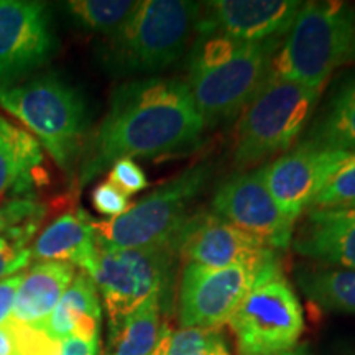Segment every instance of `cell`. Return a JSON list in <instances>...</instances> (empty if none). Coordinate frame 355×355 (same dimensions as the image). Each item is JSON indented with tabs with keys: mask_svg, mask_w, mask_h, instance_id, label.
I'll list each match as a JSON object with an SVG mask.
<instances>
[{
	"mask_svg": "<svg viewBox=\"0 0 355 355\" xmlns=\"http://www.w3.org/2000/svg\"><path fill=\"white\" fill-rule=\"evenodd\" d=\"M99 354V339H79L69 337L60 344L58 355H97Z\"/></svg>",
	"mask_w": 355,
	"mask_h": 355,
	"instance_id": "1f68e13d",
	"label": "cell"
},
{
	"mask_svg": "<svg viewBox=\"0 0 355 355\" xmlns=\"http://www.w3.org/2000/svg\"><path fill=\"white\" fill-rule=\"evenodd\" d=\"M301 7L303 2L298 0L204 2L196 32H219L243 43L282 40L290 32Z\"/></svg>",
	"mask_w": 355,
	"mask_h": 355,
	"instance_id": "9a60e30c",
	"label": "cell"
},
{
	"mask_svg": "<svg viewBox=\"0 0 355 355\" xmlns=\"http://www.w3.org/2000/svg\"><path fill=\"white\" fill-rule=\"evenodd\" d=\"M30 255L40 261H64L87 272L97 255L92 219L84 211L60 216L38 235Z\"/></svg>",
	"mask_w": 355,
	"mask_h": 355,
	"instance_id": "d6986e66",
	"label": "cell"
},
{
	"mask_svg": "<svg viewBox=\"0 0 355 355\" xmlns=\"http://www.w3.org/2000/svg\"><path fill=\"white\" fill-rule=\"evenodd\" d=\"M44 209L32 198H13L10 201H0V234L20 225L37 224L43 220Z\"/></svg>",
	"mask_w": 355,
	"mask_h": 355,
	"instance_id": "4316f807",
	"label": "cell"
},
{
	"mask_svg": "<svg viewBox=\"0 0 355 355\" xmlns=\"http://www.w3.org/2000/svg\"><path fill=\"white\" fill-rule=\"evenodd\" d=\"M212 173V163H198L146 194L122 216L92 220L97 247L140 248L175 242L193 214L191 206L209 184Z\"/></svg>",
	"mask_w": 355,
	"mask_h": 355,
	"instance_id": "8992f818",
	"label": "cell"
},
{
	"mask_svg": "<svg viewBox=\"0 0 355 355\" xmlns=\"http://www.w3.org/2000/svg\"><path fill=\"white\" fill-rule=\"evenodd\" d=\"M133 0H71L66 8L84 28L112 37L137 10Z\"/></svg>",
	"mask_w": 355,
	"mask_h": 355,
	"instance_id": "d4e9b609",
	"label": "cell"
},
{
	"mask_svg": "<svg viewBox=\"0 0 355 355\" xmlns=\"http://www.w3.org/2000/svg\"><path fill=\"white\" fill-rule=\"evenodd\" d=\"M321 91L268 74L263 86L243 109L232 148L237 171L288 152L316 110Z\"/></svg>",
	"mask_w": 355,
	"mask_h": 355,
	"instance_id": "52a82bcc",
	"label": "cell"
},
{
	"mask_svg": "<svg viewBox=\"0 0 355 355\" xmlns=\"http://www.w3.org/2000/svg\"><path fill=\"white\" fill-rule=\"evenodd\" d=\"M301 139L355 153V73L336 84Z\"/></svg>",
	"mask_w": 355,
	"mask_h": 355,
	"instance_id": "ffe728a7",
	"label": "cell"
},
{
	"mask_svg": "<svg viewBox=\"0 0 355 355\" xmlns=\"http://www.w3.org/2000/svg\"><path fill=\"white\" fill-rule=\"evenodd\" d=\"M152 355H230V350L219 329L181 327L175 331L162 324Z\"/></svg>",
	"mask_w": 355,
	"mask_h": 355,
	"instance_id": "cb8c5ba5",
	"label": "cell"
},
{
	"mask_svg": "<svg viewBox=\"0 0 355 355\" xmlns=\"http://www.w3.org/2000/svg\"><path fill=\"white\" fill-rule=\"evenodd\" d=\"M352 207H355V204H354V206H352Z\"/></svg>",
	"mask_w": 355,
	"mask_h": 355,
	"instance_id": "8d00e7d4",
	"label": "cell"
},
{
	"mask_svg": "<svg viewBox=\"0 0 355 355\" xmlns=\"http://www.w3.org/2000/svg\"><path fill=\"white\" fill-rule=\"evenodd\" d=\"M350 153L300 139L291 150L265 165V183L279 211L296 222Z\"/></svg>",
	"mask_w": 355,
	"mask_h": 355,
	"instance_id": "7c38bea8",
	"label": "cell"
},
{
	"mask_svg": "<svg viewBox=\"0 0 355 355\" xmlns=\"http://www.w3.org/2000/svg\"><path fill=\"white\" fill-rule=\"evenodd\" d=\"M6 125H7V121H3V119L0 117V130H2V128L6 127Z\"/></svg>",
	"mask_w": 355,
	"mask_h": 355,
	"instance_id": "d590c367",
	"label": "cell"
},
{
	"mask_svg": "<svg viewBox=\"0 0 355 355\" xmlns=\"http://www.w3.org/2000/svg\"><path fill=\"white\" fill-rule=\"evenodd\" d=\"M102 308L97 288L87 273H78L61 296L40 331L50 339L63 343L69 337L99 339Z\"/></svg>",
	"mask_w": 355,
	"mask_h": 355,
	"instance_id": "ac0fdd59",
	"label": "cell"
},
{
	"mask_svg": "<svg viewBox=\"0 0 355 355\" xmlns=\"http://www.w3.org/2000/svg\"><path fill=\"white\" fill-rule=\"evenodd\" d=\"M227 324L239 355H277L295 349L304 331L303 308L279 257L260 266Z\"/></svg>",
	"mask_w": 355,
	"mask_h": 355,
	"instance_id": "ba28073f",
	"label": "cell"
},
{
	"mask_svg": "<svg viewBox=\"0 0 355 355\" xmlns=\"http://www.w3.org/2000/svg\"><path fill=\"white\" fill-rule=\"evenodd\" d=\"M261 265L241 263L209 268L184 263L178 295V319L181 327L220 329L254 285Z\"/></svg>",
	"mask_w": 355,
	"mask_h": 355,
	"instance_id": "30bf717a",
	"label": "cell"
},
{
	"mask_svg": "<svg viewBox=\"0 0 355 355\" xmlns=\"http://www.w3.org/2000/svg\"><path fill=\"white\" fill-rule=\"evenodd\" d=\"M0 105L35 133L56 165L73 171L84 140L89 114L76 87L58 74L0 87Z\"/></svg>",
	"mask_w": 355,
	"mask_h": 355,
	"instance_id": "5b68a950",
	"label": "cell"
},
{
	"mask_svg": "<svg viewBox=\"0 0 355 355\" xmlns=\"http://www.w3.org/2000/svg\"><path fill=\"white\" fill-rule=\"evenodd\" d=\"M201 2L145 0L125 25L99 48V61L112 76L165 71L188 53Z\"/></svg>",
	"mask_w": 355,
	"mask_h": 355,
	"instance_id": "7a4b0ae2",
	"label": "cell"
},
{
	"mask_svg": "<svg viewBox=\"0 0 355 355\" xmlns=\"http://www.w3.org/2000/svg\"><path fill=\"white\" fill-rule=\"evenodd\" d=\"M21 279H24V273H17L13 277L0 279V326H3L12 316L13 303H15V296Z\"/></svg>",
	"mask_w": 355,
	"mask_h": 355,
	"instance_id": "4dcf8cb0",
	"label": "cell"
},
{
	"mask_svg": "<svg viewBox=\"0 0 355 355\" xmlns=\"http://www.w3.org/2000/svg\"><path fill=\"white\" fill-rule=\"evenodd\" d=\"M180 260L209 268L261 265L279 255L260 239L220 219L211 209L194 211L175 239Z\"/></svg>",
	"mask_w": 355,
	"mask_h": 355,
	"instance_id": "5bb4252c",
	"label": "cell"
},
{
	"mask_svg": "<svg viewBox=\"0 0 355 355\" xmlns=\"http://www.w3.org/2000/svg\"><path fill=\"white\" fill-rule=\"evenodd\" d=\"M109 181L114 186H117L125 196L140 193L148 186L145 171L141 170L140 165H137L135 159L130 158L119 159L110 166Z\"/></svg>",
	"mask_w": 355,
	"mask_h": 355,
	"instance_id": "83f0119b",
	"label": "cell"
},
{
	"mask_svg": "<svg viewBox=\"0 0 355 355\" xmlns=\"http://www.w3.org/2000/svg\"><path fill=\"white\" fill-rule=\"evenodd\" d=\"M180 250L175 242L140 248L97 247L87 273L101 295L109 321V340L123 321L152 296L162 298L163 311L173 303Z\"/></svg>",
	"mask_w": 355,
	"mask_h": 355,
	"instance_id": "3957f363",
	"label": "cell"
},
{
	"mask_svg": "<svg viewBox=\"0 0 355 355\" xmlns=\"http://www.w3.org/2000/svg\"><path fill=\"white\" fill-rule=\"evenodd\" d=\"M204 123L181 78H144L121 84L84 152L79 186L123 158L186 153L201 144Z\"/></svg>",
	"mask_w": 355,
	"mask_h": 355,
	"instance_id": "6da1fadb",
	"label": "cell"
},
{
	"mask_svg": "<svg viewBox=\"0 0 355 355\" xmlns=\"http://www.w3.org/2000/svg\"><path fill=\"white\" fill-rule=\"evenodd\" d=\"M296 254L355 272V207L311 209L293 234Z\"/></svg>",
	"mask_w": 355,
	"mask_h": 355,
	"instance_id": "2e32d148",
	"label": "cell"
},
{
	"mask_svg": "<svg viewBox=\"0 0 355 355\" xmlns=\"http://www.w3.org/2000/svg\"><path fill=\"white\" fill-rule=\"evenodd\" d=\"M296 285L311 303L326 311L355 314V272L321 265H300Z\"/></svg>",
	"mask_w": 355,
	"mask_h": 355,
	"instance_id": "7402d4cb",
	"label": "cell"
},
{
	"mask_svg": "<svg viewBox=\"0 0 355 355\" xmlns=\"http://www.w3.org/2000/svg\"><path fill=\"white\" fill-rule=\"evenodd\" d=\"M42 162L43 153L38 141L7 122L0 130V196L8 191L26 193L37 183Z\"/></svg>",
	"mask_w": 355,
	"mask_h": 355,
	"instance_id": "44dd1931",
	"label": "cell"
},
{
	"mask_svg": "<svg viewBox=\"0 0 355 355\" xmlns=\"http://www.w3.org/2000/svg\"><path fill=\"white\" fill-rule=\"evenodd\" d=\"M355 204V153L339 166L327 184L319 191L309 209H334L352 207Z\"/></svg>",
	"mask_w": 355,
	"mask_h": 355,
	"instance_id": "484cf974",
	"label": "cell"
},
{
	"mask_svg": "<svg viewBox=\"0 0 355 355\" xmlns=\"http://www.w3.org/2000/svg\"><path fill=\"white\" fill-rule=\"evenodd\" d=\"M355 10L343 2H306L273 58L270 74L321 91L345 64Z\"/></svg>",
	"mask_w": 355,
	"mask_h": 355,
	"instance_id": "277c9868",
	"label": "cell"
},
{
	"mask_svg": "<svg viewBox=\"0 0 355 355\" xmlns=\"http://www.w3.org/2000/svg\"><path fill=\"white\" fill-rule=\"evenodd\" d=\"M92 206L99 214L115 219L127 212L130 202H128V196H125L117 186H114L110 181H104L92 191Z\"/></svg>",
	"mask_w": 355,
	"mask_h": 355,
	"instance_id": "f1b7e54d",
	"label": "cell"
},
{
	"mask_svg": "<svg viewBox=\"0 0 355 355\" xmlns=\"http://www.w3.org/2000/svg\"><path fill=\"white\" fill-rule=\"evenodd\" d=\"M277 355H311V352L308 350L306 345H301V347H295L291 350H286V352H282V354H277Z\"/></svg>",
	"mask_w": 355,
	"mask_h": 355,
	"instance_id": "e575fe53",
	"label": "cell"
},
{
	"mask_svg": "<svg viewBox=\"0 0 355 355\" xmlns=\"http://www.w3.org/2000/svg\"><path fill=\"white\" fill-rule=\"evenodd\" d=\"M56 48L46 7L38 2L0 0V87L50 60Z\"/></svg>",
	"mask_w": 355,
	"mask_h": 355,
	"instance_id": "4fadbf2b",
	"label": "cell"
},
{
	"mask_svg": "<svg viewBox=\"0 0 355 355\" xmlns=\"http://www.w3.org/2000/svg\"><path fill=\"white\" fill-rule=\"evenodd\" d=\"M211 211L275 250L291 247L295 222L279 211L265 183V165L237 171L217 186Z\"/></svg>",
	"mask_w": 355,
	"mask_h": 355,
	"instance_id": "8fae6325",
	"label": "cell"
},
{
	"mask_svg": "<svg viewBox=\"0 0 355 355\" xmlns=\"http://www.w3.org/2000/svg\"><path fill=\"white\" fill-rule=\"evenodd\" d=\"M30 260V248L12 242L6 235H0V279L13 277V273L24 270Z\"/></svg>",
	"mask_w": 355,
	"mask_h": 355,
	"instance_id": "f546056e",
	"label": "cell"
},
{
	"mask_svg": "<svg viewBox=\"0 0 355 355\" xmlns=\"http://www.w3.org/2000/svg\"><path fill=\"white\" fill-rule=\"evenodd\" d=\"M163 304L159 296H152L132 313L110 343L109 355H152L162 331Z\"/></svg>",
	"mask_w": 355,
	"mask_h": 355,
	"instance_id": "603a6c76",
	"label": "cell"
},
{
	"mask_svg": "<svg viewBox=\"0 0 355 355\" xmlns=\"http://www.w3.org/2000/svg\"><path fill=\"white\" fill-rule=\"evenodd\" d=\"M282 40L247 43L241 51L214 68L186 79L204 128L230 122L243 112L266 79Z\"/></svg>",
	"mask_w": 355,
	"mask_h": 355,
	"instance_id": "9c48e42d",
	"label": "cell"
},
{
	"mask_svg": "<svg viewBox=\"0 0 355 355\" xmlns=\"http://www.w3.org/2000/svg\"><path fill=\"white\" fill-rule=\"evenodd\" d=\"M76 277V270L64 261H38L24 273L12 316L7 322L17 326L40 329L48 316L60 303L61 296L68 290Z\"/></svg>",
	"mask_w": 355,
	"mask_h": 355,
	"instance_id": "e0dca14e",
	"label": "cell"
},
{
	"mask_svg": "<svg viewBox=\"0 0 355 355\" xmlns=\"http://www.w3.org/2000/svg\"><path fill=\"white\" fill-rule=\"evenodd\" d=\"M354 61H355V25H354L352 40H350V46H349L347 58H345V64H347V63H354Z\"/></svg>",
	"mask_w": 355,
	"mask_h": 355,
	"instance_id": "836d02e7",
	"label": "cell"
},
{
	"mask_svg": "<svg viewBox=\"0 0 355 355\" xmlns=\"http://www.w3.org/2000/svg\"><path fill=\"white\" fill-rule=\"evenodd\" d=\"M0 355H20L17 337L7 322L0 326Z\"/></svg>",
	"mask_w": 355,
	"mask_h": 355,
	"instance_id": "d6a6232c",
	"label": "cell"
}]
</instances>
